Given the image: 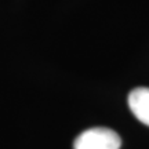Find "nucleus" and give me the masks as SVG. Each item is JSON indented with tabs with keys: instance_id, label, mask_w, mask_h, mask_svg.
Segmentation results:
<instances>
[{
	"instance_id": "f257e3e1",
	"label": "nucleus",
	"mask_w": 149,
	"mask_h": 149,
	"mask_svg": "<svg viewBox=\"0 0 149 149\" xmlns=\"http://www.w3.org/2000/svg\"><path fill=\"white\" fill-rule=\"evenodd\" d=\"M122 139L116 131L107 127L88 128L74 139V149H120Z\"/></svg>"
},
{
	"instance_id": "f03ea898",
	"label": "nucleus",
	"mask_w": 149,
	"mask_h": 149,
	"mask_svg": "<svg viewBox=\"0 0 149 149\" xmlns=\"http://www.w3.org/2000/svg\"><path fill=\"white\" fill-rule=\"evenodd\" d=\"M128 107L141 123L149 126V88L138 87L128 94Z\"/></svg>"
}]
</instances>
